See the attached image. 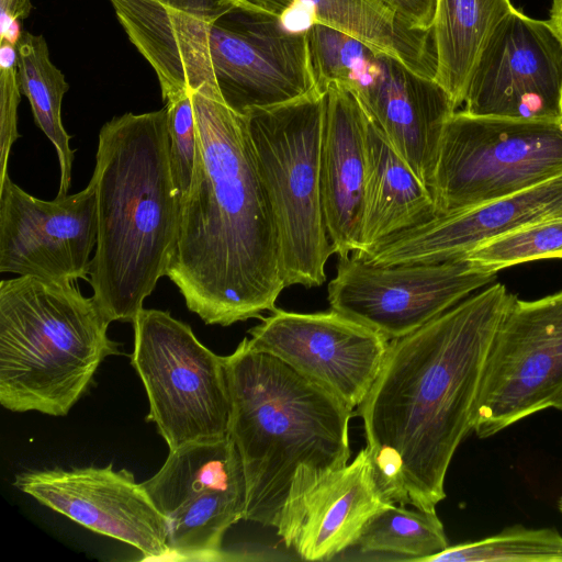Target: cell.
Returning <instances> with one entry per match:
<instances>
[{
    "label": "cell",
    "mask_w": 562,
    "mask_h": 562,
    "mask_svg": "<svg viewBox=\"0 0 562 562\" xmlns=\"http://www.w3.org/2000/svg\"><path fill=\"white\" fill-rule=\"evenodd\" d=\"M390 503L363 448L351 463L319 481L277 532L301 559L328 561L356 546L368 520Z\"/></svg>",
    "instance_id": "18"
},
{
    "label": "cell",
    "mask_w": 562,
    "mask_h": 562,
    "mask_svg": "<svg viewBox=\"0 0 562 562\" xmlns=\"http://www.w3.org/2000/svg\"><path fill=\"white\" fill-rule=\"evenodd\" d=\"M325 92L244 115L276 223L285 286L322 285L334 254L321 182Z\"/></svg>",
    "instance_id": "7"
},
{
    "label": "cell",
    "mask_w": 562,
    "mask_h": 562,
    "mask_svg": "<svg viewBox=\"0 0 562 562\" xmlns=\"http://www.w3.org/2000/svg\"><path fill=\"white\" fill-rule=\"evenodd\" d=\"M244 7L280 19L301 13L308 25L325 24L387 54L411 70L434 79L432 30L412 29L382 0H237Z\"/></svg>",
    "instance_id": "20"
},
{
    "label": "cell",
    "mask_w": 562,
    "mask_h": 562,
    "mask_svg": "<svg viewBox=\"0 0 562 562\" xmlns=\"http://www.w3.org/2000/svg\"><path fill=\"white\" fill-rule=\"evenodd\" d=\"M168 115L170 161L180 204L189 191L196 154L195 115L191 91L164 101Z\"/></svg>",
    "instance_id": "30"
},
{
    "label": "cell",
    "mask_w": 562,
    "mask_h": 562,
    "mask_svg": "<svg viewBox=\"0 0 562 562\" xmlns=\"http://www.w3.org/2000/svg\"><path fill=\"white\" fill-rule=\"evenodd\" d=\"M368 115L357 97L330 83L325 92L321 151L322 198L333 252L339 259L358 249L367 171Z\"/></svg>",
    "instance_id": "19"
},
{
    "label": "cell",
    "mask_w": 562,
    "mask_h": 562,
    "mask_svg": "<svg viewBox=\"0 0 562 562\" xmlns=\"http://www.w3.org/2000/svg\"><path fill=\"white\" fill-rule=\"evenodd\" d=\"M356 546L362 552L393 553L419 562L449 543L436 512L409 510L390 503L368 520Z\"/></svg>",
    "instance_id": "26"
},
{
    "label": "cell",
    "mask_w": 562,
    "mask_h": 562,
    "mask_svg": "<svg viewBox=\"0 0 562 562\" xmlns=\"http://www.w3.org/2000/svg\"><path fill=\"white\" fill-rule=\"evenodd\" d=\"M562 393V291L515 296L492 340L475 401L472 431L491 437L552 407Z\"/></svg>",
    "instance_id": "10"
},
{
    "label": "cell",
    "mask_w": 562,
    "mask_h": 562,
    "mask_svg": "<svg viewBox=\"0 0 562 562\" xmlns=\"http://www.w3.org/2000/svg\"><path fill=\"white\" fill-rule=\"evenodd\" d=\"M13 485L82 527L136 548L143 560H169L167 519L126 469L33 470L16 474Z\"/></svg>",
    "instance_id": "15"
},
{
    "label": "cell",
    "mask_w": 562,
    "mask_h": 562,
    "mask_svg": "<svg viewBox=\"0 0 562 562\" xmlns=\"http://www.w3.org/2000/svg\"><path fill=\"white\" fill-rule=\"evenodd\" d=\"M250 345L271 353L352 409L368 395L390 340L335 310L317 313L276 307L248 331Z\"/></svg>",
    "instance_id": "13"
},
{
    "label": "cell",
    "mask_w": 562,
    "mask_h": 562,
    "mask_svg": "<svg viewBox=\"0 0 562 562\" xmlns=\"http://www.w3.org/2000/svg\"><path fill=\"white\" fill-rule=\"evenodd\" d=\"M412 29L431 30L437 0H382Z\"/></svg>",
    "instance_id": "32"
},
{
    "label": "cell",
    "mask_w": 562,
    "mask_h": 562,
    "mask_svg": "<svg viewBox=\"0 0 562 562\" xmlns=\"http://www.w3.org/2000/svg\"><path fill=\"white\" fill-rule=\"evenodd\" d=\"M558 508L562 513V496L559 498Z\"/></svg>",
    "instance_id": "36"
},
{
    "label": "cell",
    "mask_w": 562,
    "mask_h": 562,
    "mask_svg": "<svg viewBox=\"0 0 562 562\" xmlns=\"http://www.w3.org/2000/svg\"><path fill=\"white\" fill-rule=\"evenodd\" d=\"M464 256L436 262L373 265L339 259L328 285L330 307L385 336L403 337L495 282Z\"/></svg>",
    "instance_id": "11"
},
{
    "label": "cell",
    "mask_w": 562,
    "mask_h": 562,
    "mask_svg": "<svg viewBox=\"0 0 562 562\" xmlns=\"http://www.w3.org/2000/svg\"><path fill=\"white\" fill-rule=\"evenodd\" d=\"M244 491L210 490L190 497L167 515L169 560H225V532L244 519Z\"/></svg>",
    "instance_id": "25"
},
{
    "label": "cell",
    "mask_w": 562,
    "mask_h": 562,
    "mask_svg": "<svg viewBox=\"0 0 562 562\" xmlns=\"http://www.w3.org/2000/svg\"><path fill=\"white\" fill-rule=\"evenodd\" d=\"M515 299L498 282L390 340L381 371L356 414L384 496L436 512L472 416L486 357Z\"/></svg>",
    "instance_id": "1"
},
{
    "label": "cell",
    "mask_w": 562,
    "mask_h": 562,
    "mask_svg": "<svg viewBox=\"0 0 562 562\" xmlns=\"http://www.w3.org/2000/svg\"><path fill=\"white\" fill-rule=\"evenodd\" d=\"M434 216L436 207L431 191L368 115L367 171L358 249L352 255L367 257L386 239Z\"/></svg>",
    "instance_id": "21"
},
{
    "label": "cell",
    "mask_w": 562,
    "mask_h": 562,
    "mask_svg": "<svg viewBox=\"0 0 562 562\" xmlns=\"http://www.w3.org/2000/svg\"><path fill=\"white\" fill-rule=\"evenodd\" d=\"M510 0H437L432 24L434 80L456 109L464 103L469 82L491 36L514 10Z\"/></svg>",
    "instance_id": "22"
},
{
    "label": "cell",
    "mask_w": 562,
    "mask_h": 562,
    "mask_svg": "<svg viewBox=\"0 0 562 562\" xmlns=\"http://www.w3.org/2000/svg\"><path fill=\"white\" fill-rule=\"evenodd\" d=\"M348 90L430 190L442 133L457 111L447 91L384 53Z\"/></svg>",
    "instance_id": "16"
},
{
    "label": "cell",
    "mask_w": 562,
    "mask_h": 562,
    "mask_svg": "<svg viewBox=\"0 0 562 562\" xmlns=\"http://www.w3.org/2000/svg\"><path fill=\"white\" fill-rule=\"evenodd\" d=\"M18 77L21 92L30 101L36 125L56 149L59 161L57 196H65L71 183L75 149L61 121V103L69 85L64 74L53 64L43 35L23 31L16 44Z\"/></svg>",
    "instance_id": "24"
},
{
    "label": "cell",
    "mask_w": 562,
    "mask_h": 562,
    "mask_svg": "<svg viewBox=\"0 0 562 562\" xmlns=\"http://www.w3.org/2000/svg\"><path fill=\"white\" fill-rule=\"evenodd\" d=\"M464 257L477 269L491 273L525 262L562 258V216L488 239Z\"/></svg>",
    "instance_id": "28"
},
{
    "label": "cell",
    "mask_w": 562,
    "mask_h": 562,
    "mask_svg": "<svg viewBox=\"0 0 562 562\" xmlns=\"http://www.w3.org/2000/svg\"><path fill=\"white\" fill-rule=\"evenodd\" d=\"M0 183L9 176L8 159L18 133L20 82L16 46L0 43Z\"/></svg>",
    "instance_id": "31"
},
{
    "label": "cell",
    "mask_w": 562,
    "mask_h": 562,
    "mask_svg": "<svg viewBox=\"0 0 562 562\" xmlns=\"http://www.w3.org/2000/svg\"><path fill=\"white\" fill-rule=\"evenodd\" d=\"M32 8L31 0H0V33L12 22L26 19Z\"/></svg>",
    "instance_id": "33"
},
{
    "label": "cell",
    "mask_w": 562,
    "mask_h": 562,
    "mask_svg": "<svg viewBox=\"0 0 562 562\" xmlns=\"http://www.w3.org/2000/svg\"><path fill=\"white\" fill-rule=\"evenodd\" d=\"M191 93L196 154L166 276L205 324L229 326L272 312L286 286L245 116L211 86Z\"/></svg>",
    "instance_id": "2"
},
{
    "label": "cell",
    "mask_w": 562,
    "mask_h": 562,
    "mask_svg": "<svg viewBox=\"0 0 562 562\" xmlns=\"http://www.w3.org/2000/svg\"><path fill=\"white\" fill-rule=\"evenodd\" d=\"M562 173V119L456 111L440 140L430 188L436 215L484 204Z\"/></svg>",
    "instance_id": "8"
},
{
    "label": "cell",
    "mask_w": 562,
    "mask_h": 562,
    "mask_svg": "<svg viewBox=\"0 0 562 562\" xmlns=\"http://www.w3.org/2000/svg\"><path fill=\"white\" fill-rule=\"evenodd\" d=\"M464 104L479 116L562 119V37L551 22L509 12L475 66Z\"/></svg>",
    "instance_id": "12"
},
{
    "label": "cell",
    "mask_w": 562,
    "mask_h": 562,
    "mask_svg": "<svg viewBox=\"0 0 562 562\" xmlns=\"http://www.w3.org/2000/svg\"><path fill=\"white\" fill-rule=\"evenodd\" d=\"M224 360L228 435L246 483L244 519L278 531L319 481L348 464L355 413L247 337Z\"/></svg>",
    "instance_id": "3"
},
{
    "label": "cell",
    "mask_w": 562,
    "mask_h": 562,
    "mask_svg": "<svg viewBox=\"0 0 562 562\" xmlns=\"http://www.w3.org/2000/svg\"><path fill=\"white\" fill-rule=\"evenodd\" d=\"M97 245L94 183L53 201L37 199L8 176L0 183V272L49 280H88Z\"/></svg>",
    "instance_id": "14"
},
{
    "label": "cell",
    "mask_w": 562,
    "mask_h": 562,
    "mask_svg": "<svg viewBox=\"0 0 562 562\" xmlns=\"http://www.w3.org/2000/svg\"><path fill=\"white\" fill-rule=\"evenodd\" d=\"M562 562V535L554 528L515 525L474 542L449 546L420 562Z\"/></svg>",
    "instance_id": "27"
},
{
    "label": "cell",
    "mask_w": 562,
    "mask_h": 562,
    "mask_svg": "<svg viewBox=\"0 0 562 562\" xmlns=\"http://www.w3.org/2000/svg\"><path fill=\"white\" fill-rule=\"evenodd\" d=\"M131 364L169 451L228 436L231 396L224 357L205 347L169 312L143 308L134 323Z\"/></svg>",
    "instance_id": "9"
},
{
    "label": "cell",
    "mask_w": 562,
    "mask_h": 562,
    "mask_svg": "<svg viewBox=\"0 0 562 562\" xmlns=\"http://www.w3.org/2000/svg\"><path fill=\"white\" fill-rule=\"evenodd\" d=\"M559 216L562 173L484 204L436 215L360 258L379 266L443 261L499 235Z\"/></svg>",
    "instance_id": "17"
},
{
    "label": "cell",
    "mask_w": 562,
    "mask_h": 562,
    "mask_svg": "<svg viewBox=\"0 0 562 562\" xmlns=\"http://www.w3.org/2000/svg\"><path fill=\"white\" fill-rule=\"evenodd\" d=\"M552 407L562 411V393L554 400Z\"/></svg>",
    "instance_id": "35"
},
{
    "label": "cell",
    "mask_w": 562,
    "mask_h": 562,
    "mask_svg": "<svg viewBox=\"0 0 562 562\" xmlns=\"http://www.w3.org/2000/svg\"><path fill=\"white\" fill-rule=\"evenodd\" d=\"M93 296L69 281L19 276L0 283V404L65 416L119 353Z\"/></svg>",
    "instance_id": "5"
},
{
    "label": "cell",
    "mask_w": 562,
    "mask_h": 562,
    "mask_svg": "<svg viewBox=\"0 0 562 562\" xmlns=\"http://www.w3.org/2000/svg\"><path fill=\"white\" fill-rule=\"evenodd\" d=\"M168 74L194 91L214 88L236 113L299 100L317 88L307 32L237 0H189L170 18Z\"/></svg>",
    "instance_id": "6"
},
{
    "label": "cell",
    "mask_w": 562,
    "mask_h": 562,
    "mask_svg": "<svg viewBox=\"0 0 562 562\" xmlns=\"http://www.w3.org/2000/svg\"><path fill=\"white\" fill-rule=\"evenodd\" d=\"M143 486L165 517L186 499L210 490L246 493L241 459L229 436L170 450L160 470Z\"/></svg>",
    "instance_id": "23"
},
{
    "label": "cell",
    "mask_w": 562,
    "mask_h": 562,
    "mask_svg": "<svg viewBox=\"0 0 562 562\" xmlns=\"http://www.w3.org/2000/svg\"><path fill=\"white\" fill-rule=\"evenodd\" d=\"M311 64L317 88L330 83L350 89L381 52L338 29L313 23L307 29Z\"/></svg>",
    "instance_id": "29"
},
{
    "label": "cell",
    "mask_w": 562,
    "mask_h": 562,
    "mask_svg": "<svg viewBox=\"0 0 562 562\" xmlns=\"http://www.w3.org/2000/svg\"><path fill=\"white\" fill-rule=\"evenodd\" d=\"M549 21L562 37V0H552Z\"/></svg>",
    "instance_id": "34"
},
{
    "label": "cell",
    "mask_w": 562,
    "mask_h": 562,
    "mask_svg": "<svg viewBox=\"0 0 562 562\" xmlns=\"http://www.w3.org/2000/svg\"><path fill=\"white\" fill-rule=\"evenodd\" d=\"M91 180L97 206L92 296L110 323L133 324L167 274L178 234L180 201L166 108L106 122Z\"/></svg>",
    "instance_id": "4"
}]
</instances>
